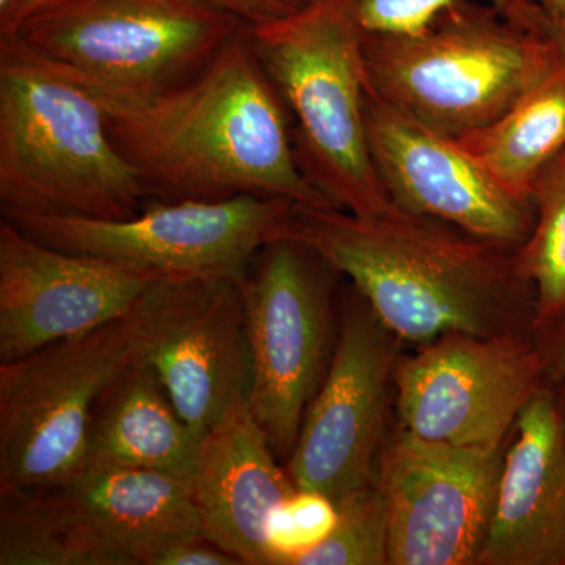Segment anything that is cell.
Wrapping results in <instances>:
<instances>
[{"label":"cell","mask_w":565,"mask_h":565,"mask_svg":"<svg viewBox=\"0 0 565 565\" xmlns=\"http://www.w3.org/2000/svg\"><path fill=\"white\" fill-rule=\"evenodd\" d=\"M88 88L148 199L262 195L332 206L300 170L291 117L253 51L245 22L206 68L170 90L121 95Z\"/></svg>","instance_id":"1"},{"label":"cell","mask_w":565,"mask_h":565,"mask_svg":"<svg viewBox=\"0 0 565 565\" xmlns=\"http://www.w3.org/2000/svg\"><path fill=\"white\" fill-rule=\"evenodd\" d=\"M278 239L310 248L351 280L403 343L448 333L534 334V289L516 250L394 206L360 217L292 204Z\"/></svg>","instance_id":"2"},{"label":"cell","mask_w":565,"mask_h":565,"mask_svg":"<svg viewBox=\"0 0 565 565\" xmlns=\"http://www.w3.org/2000/svg\"><path fill=\"white\" fill-rule=\"evenodd\" d=\"M148 199L90 88L0 35V207L120 221Z\"/></svg>","instance_id":"3"},{"label":"cell","mask_w":565,"mask_h":565,"mask_svg":"<svg viewBox=\"0 0 565 565\" xmlns=\"http://www.w3.org/2000/svg\"><path fill=\"white\" fill-rule=\"evenodd\" d=\"M362 54L371 95L460 140L503 117L555 65L559 50L546 13L531 29L492 3L456 0L423 31L363 36Z\"/></svg>","instance_id":"4"},{"label":"cell","mask_w":565,"mask_h":565,"mask_svg":"<svg viewBox=\"0 0 565 565\" xmlns=\"http://www.w3.org/2000/svg\"><path fill=\"white\" fill-rule=\"evenodd\" d=\"M245 28L291 117L305 178L338 210L360 217L392 211L367 141L363 36L341 0Z\"/></svg>","instance_id":"5"},{"label":"cell","mask_w":565,"mask_h":565,"mask_svg":"<svg viewBox=\"0 0 565 565\" xmlns=\"http://www.w3.org/2000/svg\"><path fill=\"white\" fill-rule=\"evenodd\" d=\"M243 24L203 0H70L9 36L87 87L151 95L195 77Z\"/></svg>","instance_id":"6"},{"label":"cell","mask_w":565,"mask_h":565,"mask_svg":"<svg viewBox=\"0 0 565 565\" xmlns=\"http://www.w3.org/2000/svg\"><path fill=\"white\" fill-rule=\"evenodd\" d=\"M137 363L126 318L0 363V490L81 473L99 397Z\"/></svg>","instance_id":"7"},{"label":"cell","mask_w":565,"mask_h":565,"mask_svg":"<svg viewBox=\"0 0 565 565\" xmlns=\"http://www.w3.org/2000/svg\"><path fill=\"white\" fill-rule=\"evenodd\" d=\"M332 273L310 248L277 239L241 277L252 360L248 404L286 462L332 362Z\"/></svg>","instance_id":"8"},{"label":"cell","mask_w":565,"mask_h":565,"mask_svg":"<svg viewBox=\"0 0 565 565\" xmlns=\"http://www.w3.org/2000/svg\"><path fill=\"white\" fill-rule=\"evenodd\" d=\"M241 277L162 278L125 316L139 362L156 371L199 441L250 390Z\"/></svg>","instance_id":"9"},{"label":"cell","mask_w":565,"mask_h":565,"mask_svg":"<svg viewBox=\"0 0 565 565\" xmlns=\"http://www.w3.org/2000/svg\"><path fill=\"white\" fill-rule=\"evenodd\" d=\"M292 202L278 196L156 202L120 221L3 215L33 239L115 259L163 277L225 274L241 277L280 236Z\"/></svg>","instance_id":"10"},{"label":"cell","mask_w":565,"mask_h":565,"mask_svg":"<svg viewBox=\"0 0 565 565\" xmlns=\"http://www.w3.org/2000/svg\"><path fill=\"white\" fill-rule=\"evenodd\" d=\"M545 381L534 334H444L397 363L399 426L434 444L498 451Z\"/></svg>","instance_id":"11"},{"label":"cell","mask_w":565,"mask_h":565,"mask_svg":"<svg viewBox=\"0 0 565 565\" xmlns=\"http://www.w3.org/2000/svg\"><path fill=\"white\" fill-rule=\"evenodd\" d=\"M399 343L353 289L341 311L329 371L286 462L297 489L338 504L373 484Z\"/></svg>","instance_id":"12"},{"label":"cell","mask_w":565,"mask_h":565,"mask_svg":"<svg viewBox=\"0 0 565 565\" xmlns=\"http://www.w3.org/2000/svg\"><path fill=\"white\" fill-rule=\"evenodd\" d=\"M503 451L434 444L397 427L375 471L388 565H478Z\"/></svg>","instance_id":"13"},{"label":"cell","mask_w":565,"mask_h":565,"mask_svg":"<svg viewBox=\"0 0 565 565\" xmlns=\"http://www.w3.org/2000/svg\"><path fill=\"white\" fill-rule=\"evenodd\" d=\"M163 275L51 247L0 222V363L128 316Z\"/></svg>","instance_id":"14"},{"label":"cell","mask_w":565,"mask_h":565,"mask_svg":"<svg viewBox=\"0 0 565 565\" xmlns=\"http://www.w3.org/2000/svg\"><path fill=\"white\" fill-rule=\"evenodd\" d=\"M364 120L375 170L396 206L500 247L519 250L526 243L535 222L533 200L508 191L459 141L370 92Z\"/></svg>","instance_id":"15"},{"label":"cell","mask_w":565,"mask_h":565,"mask_svg":"<svg viewBox=\"0 0 565 565\" xmlns=\"http://www.w3.org/2000/svg\"><path fill=\"white\" fill-rule=\"evenodd\" d=\"M248 397H239L200 441L192 478L204 537L245 565H274L270 523L297 490Z\"/></svg>","instance_id":"16"},{"label":"cell","mask_w":565,"mask_h":565,"mask_svg":"<svg viewBox=\"0 0 565 565\" xmlns=\"http://www.w3.org/2000/svg\"><path fill=\"white\" fill-rule=\"evenodd\" d=\"M565 516V424L561 399L542 386L504 444L478 565H552Z\"/></svg>","instance_id":"17"},{"label":"cell","mask_w":565,"mask_h":565,"mask_svg":"<svg viewBox=\"0 0 565 565\" xmlns=\"http://www.w3.org/2000/svg\"><path fill=\"white\" fill-rule=\"evenodd\" d=\"M51 490L109 565H156L182 542L204 537L189 479L139 468L88 467Z\"/></svg>","instance_id":"18"},{"label":"cell","mask_w":565,"mask_h":565,"mask_svg":"<svg viewBox=\"0 0 565 565\" xmlns=\"http://www.w3.org/2000/svg\"><path fill=\"white\" fill-rule=\"evenodd\" d=\"M199 448L156 371L137 363L99 397L84 468H139L192 481Z\"/></svg>","instance_id":"19"},{"label":"cell","mask_w":565,"mask_h":565,"mask_svg":"<svg viewBox=\"0 0 565 565\" xmlns=\"http://www.w3.org/2000/svg\"><path fill=\"white\" fill-rule=\"evenodd\" d=\"M508 191L531 199L539 174L565 150V58L503 117L457 140Z\"/></svg>","instance_id":"20"},{"label":"cell","mask_w":565,"mask_h":565,"mask_svg":"<svg viewBox=\"0 0 565 565\" xmlns=\"http://www.w3.org/2000/svg\"><path fill=\"white\" fill-rule=\"evenodd\" d=\"M0 565H109V561L51 489H3Z\"/></svg>","instance_id":"21"},{"label":"cell","mask_w":565,"mask_h":565,"mask_svg":"<svg viewBox=\"0 0 565 565\" xmlns=\"http://www.w3.org/2000/svg\"><path fill=\"white\" fill-rule=\"evenodd\" d=\"M533 232L516 250L534 289V332L565 316V150L539 174Z\"/></svg>","instance_id":"22"},{"label":"cell","mask_w":565,"mask_h":565,"mask_svg":"<svg viewBox=\"0 0 565 565\" xmlns=\"http://www.w3.org/2000/svg\"><path fill=\"white\" fill-rule=\"evenodd\" d=\"M333 530L291 565H388V526L377 482L337 504Z\"/></svg>","instance_id":"23"},{"label":"cell","mask_w":565,"mask_h":565,"mask_svg":"<svg viewBox=\"0 0 565 565\" xmlns=\"http://www.w3.org/2000/svg\"><path fill=\"white\" fill-rule=\"evenodd\" d=\"M338 520L337 504L321 493L297 489L270 523L274 565H291L297 556L329 535Z\"/></svg>","instance_id":"24"},{"label":"cell","mask_w":565,"mask_h":565,"mask_svg":"<svg viewBox=\"0 0 565 565\" xmlns=\"http://www.w3.org/2000/svg\"><path fill=\"white\" fill-rule=\"evenodd\" d=\"M456 0H341L363 36L401 35L423 31ZM515 0H490L503 13Z\"/></svg>","instance_id":"25"},{"label":"cell","mask_w":565,"mask_h":565,"mask_svg":"<svg viewBox=\"0 0 565 565\" xmlns=\"http://www.w3.org/2000/svg\"><path fill=\"white\" fill-rule=\"evenodd\" d=\"M156 565H243L210 539L199 537L182 542L159 557Z\"/></svg>","instance_id":"26"},{"label":"cell","mask_w":565,"mask_h":565,"mask_svg":"<svg viewBox=\"0 0 565 565\" xmlns=\"http://www.w3.org/2000/svg\"><path fill=\"white\" fill-rule=\"evenodd\" d=\"M534 340L544 359L546 379H565V316L535 330Z\"/></svg>","instance_id":"27"},{"label":"cell","mask_w":565,"mask_h":565,"mask_svg":"<svg viewBox=\"0 0 565 565\" xmlns=\"http://www.w3.org/2000/svg\"><path fill=\"white\" fill-rule=\"evenodd\" d=\"M215 9L239 18L245 24H262L294 13L282 0H203Z\"/></svg>","instance_id":"28"},{"label":"cell","mask_w":565,"mask_h":565,"mask_svg":"<svg viewBox=\"0 0 565 565\" xmlns=\"http://www.w3.org/2000/svg\"><path fill=\"white\" fill-rule=\"evenodd\" d=\"M66 2L70 0H10L0 10V35H10L17 32L25 21Z\"/></svg>","instance_id":"29"},{"label":"cell","mask_w":565,"mask_h":565,"mask_svg":"<svg viewBox=\"0 0 565 565\" xmlns=\"http://www.w3.org/2000/svg\"><path fill=\"white\" fill-rule=\"evenodd\" d=\"M553 21H565V0H535Z\"/></svg>","instance_id":"30"},{"label":"cell","mask_w":565,"mask_h":565,"mask_svg":"<svg viewBox=\"0 0 565 565\" xmlns=\"http://www.w3.org/2000/svg\"><path fill=\"white\" fill-rule=\"evenodd\" d=\"M548 32L552 39L555 40L561 55L565 58V21L556 22L548 17Z\"/></svg>","instance_id":"31"},{"label":"cell","mask_w":565,"mask_h":565,"mask_svg":"<svg viewBox=\"0 0 565 565\" xmlns=\"http://www.w3.org/2000/svg\"><path fill=\"white\" fill-rule=\"evenodd\" d=\"M552 565H565V516L563 526H561L559 537H557V544L555 548V555H553Z\"/></svg>","instance_id":"32"},{"label":"cell","mask_w":565,"mask_h":565,"mask_svg":"<svg viewBox=\"0 0 565 565\" xmlns=\"http://www.w3.org/2000/svg\"><path fill=\"white\" fill-rule=\"evenodd\" d=\"M282 2H285L286 6L289 7V9L297 11L313 6V3L318 2V0H282Z\"/></svg>","instance_id":"33"},{"label":"cell","mask_w":565,"mask_h":565,"mask_svg":"<svg viewBox=\"0 0 565 565\" xmlns=\"http://www.w3.org/2000/svg\"><path fill=\"white\" fill-rule=\"evenodd\" d=\"M9 2H10V0H0V10H2L3 7H6L7 3H9Z\"/></svg>","instance_id":"34"},{"label":"cell","mask_w":565,"mask_h":565,"mask_svg":"<svg viewBox=\"0 0 565 565\" xmlns=\"http://www.w3.org/2000/svg\"><path fill=\"white\" fill-rule=\"evenodd\" d=\"M565 381V379H564ZM561 407H563V416H564V424H565V399L561 401Z\"/></svg>","instance_id":"35"}]
</instances>
